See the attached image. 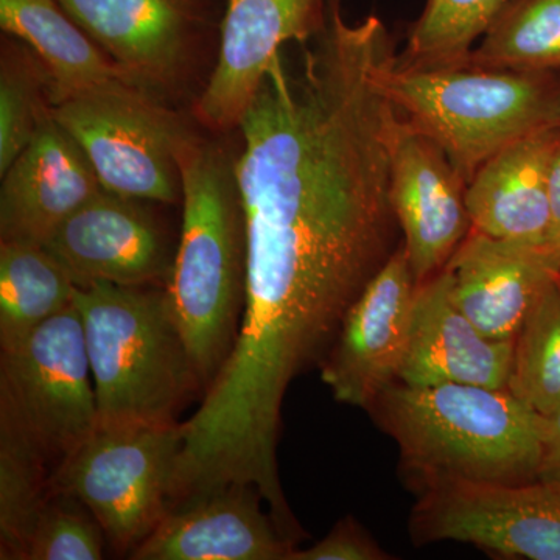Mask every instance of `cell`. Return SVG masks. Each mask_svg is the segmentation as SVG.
<instances>
[{
	"mask_svg": "<svg viewBox=\"0 0 560 560\" xmlns=\"http://www.w3.org/2000/svg\"><path fill=\"white\" fill-rule=\"evenodd\" d=\"M512 355L514 341L490 340L456 307L447 271L420 283L401 383L506 389Z\"/></svg>",
	"mask_w": 560,
	"mask_h": 560,
	"instance_id": "ac0fdd59",
	"label": "cell"
},
{
	"mask_svg": "<svg viewBox=\"0 0 560 560\" xmlns=\"http://www.w3.org/2000/svg\"><path fill=\"white\" fill-rule=\"evenodd\" d=\"M559 151L560 127H555L518 140L485 162L466 189L471 230L547 248L551 172Z\"/></svg>",
	"mask_w": 560,
	"mask_h": 560,
	"instance_id": "d6986e66",
	"label": "cell"
},
{
	"mask_svg": "<svg viewBox=\"0 0 560 560\" xmlns=\"http://www.w3.org/2000/svg\"><path fill=\"white\" fill-rule=\"evenodd\" d=\"M264 499L228 485L175 504L131 551L135 560H290L294 541L280 530Z\"/></svg>",
	"mask_w": 560,
	"mask_h": 560,
	"instance_id": "9a60e30c",
	"label": "cell"
},
{
	"mask_svg": "<svg viewBox=\"0 0 560 560\" xmlns=\"http://www.w3.org/2000/svg\"><path fill=\"white\" fill-rule=\"evenodd\" d=\"M0 27L31 47L43 62L50 77L54 106L110 81L128 79L60 0H0Z\"/></svg>",
	"mask_w": 560,
	"mask_h": 560,
	"instance_id": "ffe728a7",
	"label": "cell"
},
{
	"mask_svg": "<svg viewBox=\"0 0 560 560\" xmlns=\"http://www.w3.org/2000/svg\"><path fill=\"white\" fill-rule=\"evenodd\" d=\"M540 444L539 478L560 480V410L541 416Z\"/></svg>",
	"mask_w": 560,
	"mask_h": 560,
	"instance_id": "f1b7e54d",
	"label": "cell"
},
{
	"mask_svg": "<svg viewBox=\"0 0 560 560\" xmlns=\"http://www.w3.org/2000/svg\"><path fill=\"white\" fill-rule=\"evenodd\" d=\"M412 544L460 541L508 558L560 560V480L448 481L418 493Z\"/></svg>",
	"mask_w": 560,
	"mask_h": 560,
	"instance_id": "9c48e42d",
	"label": "cell"
},
{
	"mask_svg": "<svg viewBox=\"0 0 560 560\" xmlns=\"http://www.w3.org/2000/svg\"><path fill=\"white\" fill-rule=\"evenodd\" d=\"M49 73L22 40H3L0 55V175L51 117Z\"/></svg>",
	"mask_w": 560,
	"mask_h": 560,
	"instance_id": "cb8c5ba5",
	"label": "cell"
},
{
	"mask_svg": "<svg viewBox=\"0 0 560 560\" xmlns=\"http://www.w3.org/2000/svg\"><path fill=\"white\" fill-rule=\"evenodd\" d=\"M0 407L58 463L97 430L94 381L75 302L2 348Z\"/></svg>",
	"mask_w": 560,
	"mask_h": 560,
	"instance_id": "ba28073f",
	"label": "cell"
},
{
	"mask_svg": "<svg viewBox=\"0 0 560 560\" xmlns=\"http://www.w3.org/2000/svg\"><path fill=\"white\" fill-rule=\"evenodd\" d=\"M444 270L453 302L477 329L490 340L514 341L559 268L544 246L471 230Z\"/></svg>",
	"mask_w": 560,
	"mask_h": 560,
	"instance_id": "e0dca14e",
	"label": "cell"
},
{
	"mask_svg": "<svg viewBox=\"0 0 560 560\" xmlns=\"http://www.w3.org/2000/svg\"><path fill=\"white\" fill-rule=\"evenodd\" d=\"M383 83L400 116L441 147L467 184L501 150L560 127V70L396 61Z\"/></svg>",
	"mask_w": 560,
	"mask_h": 560,
	"instance_id": "5b68a950",
	"label": "cell"
},
{
	"mask_svg": "<svg viewBox=\"0 0 560 560\" xmlns=\"http://www.w3.org/2000/svg\"><path fill=\"white\" fill-rule=\"evenodd\" d=\"M183 440L172 425H98L57 464L51 492L80 501L114 550L130 552L172 508Z\"/></svg>",
	"mask_w": 560,
	"mask_h": 560,
	"instance_id": "8992f818",
	"label": "cell"
},
{
	"mask_svg": "<svg viewBox=\"0 0 560 560\" xmlns=\"http://www.w3.org/2000/svg\"><path fill=\"white\" fill-rule=\"evenodd\" d=\"M183 226L168 300L202 388L223 368L241 329L246 294V219L235 160L190 135L178 153Z\"/></svg>",
	"mask_w": 560,
	"mask_h": 560,
	"instance_id": "3957f363",
	"label": "cell"
},
{
	"mask_svg": "<svg viewBox=\"0 0 560 560\" xmlns=\"http://www.w3.org/2000/svg\"><path fill=\"white\" fill-rule=\"evenodd\" d=\"M399 447L416 495L448 481L521 485L539 478L541 416L508 389L396 382L370 407Z\"/></svg>",
	"mask_w": 560,
	"mask_h": 560,
	"instance_id": "7a4b0ae2",
	"label": "cell"
},
{
	"mask_svg": "<svg viewBox=\"0 0 560 560\" xmlns=\"http://www.w3.org/2000/svg\"><path fill=\"white\" fill-rule=\"evenodd\" d=\"M44 246L77 287H165L175 256L149 209L105 189L70 215Z\"/></svg>",
	"mask_w": 560,
	"mask_h": 560,
	"instance_id": "4fadbf2b",
	"label": "cell"
},
{
	"mask_svg": "<svg viewBox=\"0 0 560 560\" xmlns=\"http://www.w3.org/2000/svg\"><path fill=\"white\" fill-rule=\"evenodd\" d=\"M105 540L101 525L80 501L51 492L24 560H98L105 555Z\"/></svg>",
	"mask_w": 560,
	"mask_h": 560,
	"instance_id": "4316f807",
	"label": "cell"
},
{
	"mask_svg": "<svg viewBox=\"0 0 560 560\" xmlns=\"http://www.w3.org/2000/svg\"><path fill=\"white\" fill-rule=\"evenodd\" d=\"M102 189L84 151L50 117L2 173L0 242L46 245Z\"/></svg>",
	"mask_w": 560,
	"mask_h": 560,
	"instance_id": "2e32d148",
	"label": "cell"
},
{
	"mask_svg": "<svg viewBox=\"0 0 560 560\" xmlns=\"http://www.w3.org/2000/svg\"><path fill=\"white\" fill-rule=\"evenodd\" d=\"M327 16L326 0H228L219 57L195 105L197 119L212 131L238 128L283 47L311 43Z\"/></svg>",
	"mask_w": 560,
	"mask_h": 560,
	"instance_id": "8fae6325",
	"label": "cell"
},
{
	"mask_svg": "<svg viewBox=\"0 0 560 560\" xmlns=\"http://www.w3.org/2000/svg\"><path fill=\"white\" fill-rule=\"evenodd\" d=\"M506 389L537 415L560 410V289L555 279L515 337Z\"/></svg>",
	"mask_w": 560,
	"mask_h": 560,
	"instance_id": "d4e9b609",
	"label": "cell"
},
{
	"mask_svg": "<svg viewBox=\"0 0 560 560\" xmlns=\"http://www.w3.org/2000/svg\"><path fill=\"white\" fill-rule=\"evenodd\" d=\"M385 24L342 18L338 0L296 73L272 62L238 125L246 294L230 370L285 389L323 363L361 291L401 243L389 198L400 114Z\"/></svg>",
	"mask_w": 560,
	"mask_h": 560,
	"instance_id": "6da1fadb",
	"label": "cell"
},
{
	"mask_svg": "<svg viewBox=\"0 0 560 560\" xmlns=\"http://www.w3.org/2000/svg\"><path fill=\"white\" fill-rule=\"evenodd\" d=\"M77 285L38 243L0 242V348L73 304Z\"/></svg>",
	"mask_w": 560,
	"mask_h": 560,
	"instance_id": "44dd1931",
	"label": "cell"
},
{
	"mask_svg": "<svg viewBox=\"0 0 560 560\" xmlns=\"http://www.w3.org/2000/svg\"><path fill=\"white\" fill-rule=\"evenodd\" d=\"M418 287L400 243L353 302L320 363V378L335 400L368 411L383 390L400 381Z\"/></svg>",
	"mask_w": 560,
	"mask_h": 560,
	"instance_id": "30bf717a",
	"label": "cell"
},
{
	"mask_svg": "<svg viewBox=\"0 0 560 560\" xmlns=\"http://www.w3.org/2000/svg\"><path fill=\"white\" fill-rule=\"evenodd\" d=\"M552 279H555V282L558 283V287L560 289V270H556L552 272Z\"/></svg>",
	"mask_w": 560,
	"mask_h": 560,
	"instance_id": "4dcf8cb0",
	"label": "cell"
},
{
	"mask_svg": "<svg viewBox=\"0 0 560 560\" xmlns=\"http://www.w3.org/2000/svg\"><path fill=\"white\" fill-rule=\"evenodd\" d=\"M466 189L441 147L400 116L390 142L389 198L419 285L444 270L471 231Z\"/></svg>",
	"mask_w": 560,
	"mask_h": 560,
	"instance_id": "7c38bea8",
	"label": "cell"
},
{
	"mask_svg": "<svg viewBox=\"0 0 560 560\" xmlns=\"http://www.w3.org/2000/svg\"><path fill=\"white\" fill-rule=\"evenodd\" d=\"M128 79L153 92L186 69L205 0H60Z\"/></svg>",
	"mask_w": 560,
	"mask_h": 560,
	"instance_id": "5bb4252c",
	"label": "cell"
},
{
	"mask_svg": "<svg viewBox=\"0 0 560 560\" xmlns=\"http://www.w3.org/2000/svg\"><path fill=\"white\" fill-rule=\"evenodd\" d=\"M47 463L38 442L0 407V559H25L33 529L50 499Z\"/></svg>",
	"mask_w": 560,
	"mask_h": 560,
	"instance_id": "7402d4cb",
	"label": "cell"
},
{
	"mask_svg": "<svg viewBox=\"0 0 560 560\" xmlns=\"http://www.w3.org/2000/svg\"><path fill=\"white\" fill-rule=\"evenodd\" d=\"M393 556L383 550L353 517L341 518L324 539L305 550H294L290 560H388Z\"/></svg>",
	"mask_w": 560,
	"mask_h": 560,
	"instance_id": "83f0119b",
	"label": "cell"
},
{
	"mask_svg": "<svg viewBox=\"0 0 560 560\" xmlns=\"http://www.w3.org/2000/svg\"><path fill=\"white\" fill-rule=\"evenodd\" d=\"M547 249L560 270V151L551 172V228Z\"/></svg>",
	"mask_w": 560,
	"mask_h": 560,
	"instance_id": "f546056e",
	"label": "cell"
},
{
	"mask_svg": "<svg viewBox=\"0 0 560 560\" xmlns=\"http://www.w3.org/2000/svg\"><path fill=\"white\" fill-rule=\"evenodd\" d=\"M83 320L98 425H172L202 388L189 348L160 285L92 283L73 296Z\"/></svg>",
	"mask_w": 560,
	"mask_h": 560,
	"instance_id": "277c9868",
	"label": "cell"
},
{
	"mask_svg": "<svg viewBox=\"0 0 560 560\" xmlns=\"http://www.w3.org/2000/svg\"><path fill=\"white\" fill-rule=\"evenodd\" d=\"M51 117L84 151L103 189L139 201L178 200V153L191 132L153 92L114 80L57 103Z\"/></svg>",
	"mask_w": 560,
	"mask_h": 560,
	"instance_id": "52a82bcc",
	"label": "cell"
},
{
	"mask_svg": "<svg viewBox=\"0 0 560 560\" xmlns=\"http://www.w3.org/2000/svg\"><path fill=\"white\" fill-rule=\"evenodd\" d=\"M510 0H427L412 24L400 66L460 65Z\"/></svg>",
	"mask_w": 560,
	"mask_h": 560,
	"instance_id": "484cf974",
	"label": "cell"
},
{
	"mask_svg": "<svg viewBox=\"0 0 560 560\" xmlns=\"http://www.w3.org/2000/svg\"><path fill=\"white\" fill-rule=\"evenodd\" d=\"M460 65L560 70V0H510Z\"/></svg>",
	"mask_w": 560,
	"mask_h": 560,
	"instance_id": "603a6c76",
	"label": "cell"
}]
</instances>
